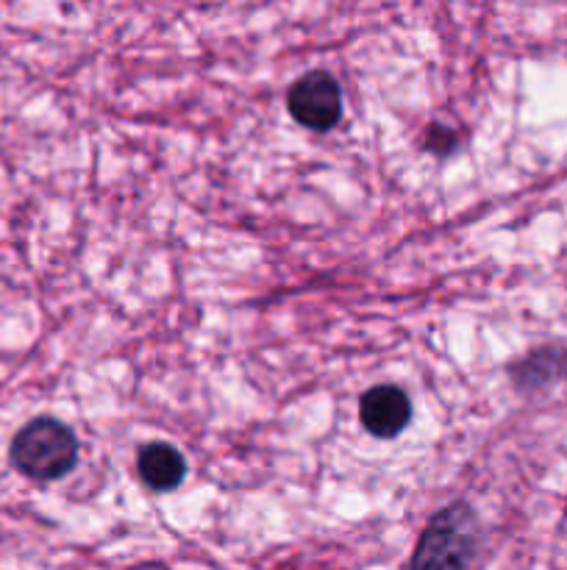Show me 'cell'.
<instances>
[{"label": "cell", "instance_id": "obj_4", "mask_svg": "<svg viewBox=\"0 0 567 570\" xmlns=\"http://www.w3.org/2000/svg\"><path fill=\"white\" fill-rule=\"evenodd\" d=\"M359 417L372 438H395V434L404 432L411 417L409 395L395 384H378L361 395Z\"/></svg>", "mask_w": 567, "mask_h": 570}, {"label": "cell", "instance_id": "obj_2", "mask_svg": "<svg viewBox=\"0 0 567 570\" xmlns=\"http://www.w3.org/2000/svg\"><path fill=\"white\" fill-rule=\"evenodd\" d=\"M478 521L467 504H450L431 518L411 557V570H467L476 554Z\"/></svg>", "mask_w": 567, "mask_h": 570}, {"label": "cell", "instance_id": "obj_1", "mask_svg": "<svg viewBox=\"0 0 567 570\" xmlns=\"http://www.w3.org/2000/svg\"><path fill=\"white\" fill-rule=\"evenodd\" d=\"M78 460V440L56 417H37L17 432L11 443V465L28 479L53 482L67 476Z\"/></svg>", "mask_w": 567, "mask_h": 570}, {"label": "cell", "instance_id": "obj_3", "mask_svg": "<svg viewBox=\"0 0 567 570\" xmlns=\"http://www.w3.org/2000/svg\"><path fill=\"white\" fill-rule=\"evenodd\" d=\"M287 106L300 126L311 128V131H328L337 126L339 115H342V92H339L334 76L315 70L292 83Z\"/></svg>", "mask_w": 567, "mask_h": 570}, {"label": "cell", "instance_id": "obj_6", "mask_svg": "<svg viewBox=\"0 0 567 570\" xmlns=\"http://www.w3.org/2000/svg\"><path fill=\"white\" fill-rule=\"evenodd\" d=\"M428 148L437 150V154H448V150L456 148V134L448 131V128L431 126V131H428Z\"/></svg>", "mask_w": 567, "mask_h": 570}, {"label": "cell", "instance_id": "obj_5", "mask_svg": "<svg viewBox=\"0 0 567 570\" xmlns=\"http://www.w3.org/2000/svg\"><path fill=\"white\" fill-rule=\"evenodd\" d=\"M187 473L181 451L167 443H150L139 451V476L153 490H172Z\"/></svg>", "mask_w": 567, "mask_h": 570}]
</instances>
